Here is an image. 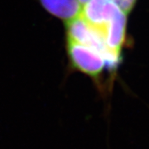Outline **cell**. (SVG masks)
<instances>
[{"instance_id":"cell-1","label":"cell","mask_w":149,"mask_h":149,"mask_svg":"<svg viewBox=\"0 0 149 149\" xmlns=\"http://www.w3.org/2000/svg\"><path fill=\"white\" fill-rule=\"evenodd\" d=\"M67 24L68 40L95 49L105 59L110 74H114L122 62V55L107 47L102 33L80 16Z\"/></svg>"},{"instance_id":"cell-2","label":"cell","mask_w":149,"mask_h":149,"mask_svg":"<svg viewBox=\"0 0 149 149\" xmlns=\"http://www.w3.org/2000/svg\"><path fill=\"white\" fill-rule=\"evenodd\" d=\"M67 50L73 68L91 77L98 90L104 92L103 74L110 73L105 59L95 49L80 43L68 40Z\"/></svg>"},{"instance_id":"cell-3","label":"cell","mask_w":149,"mask_h":149,"mask_svg":"<svg viewBox=\"0 0 149 149\" xmlns=\"http://www.w3.org/2000/svg\"><path fill=\"white\" fill-rule=\"evenodd\" d=\"M118 10L109 0H90L82 8L81 17L101 32Z\"/></svg>"},{"instance_id":"cell-4","label":"cell","mask_w":149,"mask_h":149,"mask_svg":"<svg viewBox=\"0 0 149 149\" xmlns=\"http://www.w3.org/2000/svg\"><path fill=\"white\" fill-rule=\"evenodd\" d=\"M127 17L126 14L118 9L110 22L101 31L107 47L121 55L126 40Z\"/></svg>"},{"instance_id":"cell-5","label":"cell","mask_w":149,"mask_h":149,"mask_svg":"<svg viewBox=\"0 0 149 149\" xmlns=\"http://www.w3.org/2000/svg\"><path fill=\"white\" fill-rule=\"evenodd\" d=\"M42 6L66 23L81 16L83 6L77 0H41Z\"/></svg>"},{"instance_id":"cell-6","label":"cell","mask_w":149,"mask_h":149,"mask_svg":"<svg viewBox=\"0 0 149 149\" xmlns=\"http://www.w3.org/2000/svg\"><path fill=\"white\" fill-rule=\"evenodd\" d=\"M119 10L128 16L136 5L137 0H109Z\"/></svg>"},{"instance_id":"cell-7","label":"cell","mask_w":149,"mask_h":149,"mask_svg":"<svg viewBox=\"0 0 149 149\" xmlns=\"http://www.w3.org/2000/svg\"><path fill=\"white\" fill-rule=\"evenodd\" d=\"M77 1H78V2L80 3L81 5L83 6V5H85V4L86 3H87V2H89L90 0H77Z\"/></svg>"}]
</instances>
